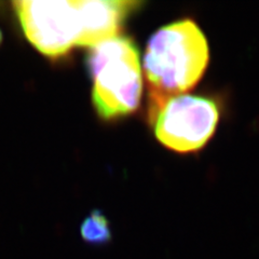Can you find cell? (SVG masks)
Instances as JSON below:
<instances>
[{"instance_id":"obj_1","label":"cell","mask_w":259,"mask_h":259,"mask_svg":"<svg viewBox=\"0 0 259 259\" xmlns=\"http://www.w3.org/2000/svg\"><path fill=\"white\" fill-rule=\"evenodd\" d=\"M208 59L206 38L192 20L168 24L150 37L144 56L150 122L169 100L196 87Z\"/></svg>"},{"instance_id":"obj_2","label":"cell","mask_w":259,"mask_h":259,"mask_svg":"<svg viewBox=\"0 0 259 259\" xmlns=\"http://www.w3.org/2000/svg\"><path fill=\"white\" fill-rule=\"evenodd\" d=\"M87 66L94 82L92 101L102 119H118L137 109L143 79L140 52L131 38L118 36L91 48Z\"/></svg>"},{"instance_id":"obj_3","label":"cell","mask_w":259,"mask_h":259,"mask_svg":"<svg viewBox=\"0 0 259 259\" xmlns=\"http://www.w3.org/2000/svg\"><path fill=\"white\" fill-rule=\"evenodd\" d=\"M220 109L204 96L180 95L169 100L153 119L157 140L177 152L203 148L216 131Z\"/></svg>"},{"instance_id":"obj_4","label":"cell","mask_w":259,"mask_h":259,"mask_svg":"<svg viewBox=\"0 0 259 259\" xmlns=\"http://www.w3.org/2000/svg\"><path fill=\"white\" fill-rule=\"evenodd\" d=\"M13 7L24 34L40 53L56 59L77 46L81 31L78 0H19Z\"/></svg>"},{"instance_id":"obj_5","label":"cell","mask_w":259,"mask_h":259,"mask_svg":"<svg viewBox=\"0 0 259 259\" xmlns=\"http://www.w3.org/2000/svg\"><path fill=\"white\" fill-rule=\"evenodd\" d=\"M139 6L126 0H78L81 31L77 46L93 48L118 37L124 20Z\"/></svg>"},{"instance_id":"obj_6","label":"cell","mask_w":259,"mask_h":259,"mask_svg":"<svg viewBox=\"0 0 259 259\" xmlns=\"http://www.w3.org/2000/svg\"><path fill=\"white\" fill-rule=\"evenodd\" d=\"M80 234L87 243L93 245H104L112 240L110 224L99 209H94L84 218L80 227Z\"/></svg>"},{"instance_id":"obj_7","label":"cell","mask_w":259,"mask_h":259,"mask_svg":"<svg viewBox=\"0 0 259 259\" xmlns=\"http://www.w3.org/2000/svg\"><path fill=\"white\" fill-rule=\"evenodd\" d=\"M0 40H2V34H0Z\"/></svg>"}]
</instances>
